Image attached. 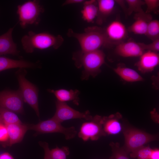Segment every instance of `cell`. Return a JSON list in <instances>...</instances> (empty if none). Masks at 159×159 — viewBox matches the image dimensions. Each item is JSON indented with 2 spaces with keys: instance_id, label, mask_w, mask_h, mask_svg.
I'll use <instances>...</instances> for the list:
<instances>
[{
  "instance_id": "1",
  "label": "cell",
  "mask_w": 159,
  "mask_h": 159,
  "mask_svg": "<svg viewBox=\"0 0 159 159\" xmlns=\"http://www.w3.org/2000/svg\"><path fill=\"white\" fill-rule=\"evenodd\" d=\"M105 55L100 49L89 52L81 51L73 57L78 68L82 67L81 76L82 80H87L91 76L95 77L101 72L100 68L105 62Z\"/></svg>"
},
{
  "instance_id": "2",
  "label": "cell",
  "mask_w": 159,
  "mask_h": 159,
  "mask_svg": "<svg viewBox=\"0 0 159 159\" xmlns=\"http://www.w3.org/2000/svg\"><path fill=\"white\" fill-rule=\"evenodd\" d=\"M63 41L59 35L55 36L47 32L36 33L32 31L24 35L21 40L23 49L29 53L33 52L35 49H44L51 47L58 49Z\"/></svg>"
},
{
  "instance_id": "3",
  "label": "cell",
  "mask_w": 159,
  "mask_h": 159,
  "mask_svg": "<svg viewBox=\"0 0 159 159\" xmlns=\"http://www.w3.org/2000/svg\"><path fill=\"white\" fill-rule=\"evenodd\" d=\"M67 34L77 39L83 52L94 51L107 45L105 30L97 26L88 27L82 33H75L69 29Z\"/></svg>"
},
{
  "instance_id": "4",
  "label": "cell",
  "mask_w": 159,
  "mask_h": 159,
  "mask_svg": "<svg viewBox=\"0 0 159 159\" xmlns=\"http://www.w3.org/2000/svg\"><path fill=\"white\" fill-rule=\"evenodd\" d=\"M44 11L39 0L29 1L18 5L16 13L21 27L24 29L29 25L38 24L40 16Z\"/></svg>"
},
{
  "instance_id": "5",
  "label": "cell",
  "mask_w": 159,
  "mask_h": 159,
  "mask_svg": "<svg viewBox=\"0 0 159 159\" xmlns=\"http://www.w3.org/2000/svg\"><path fill=\"white\" fill-rule=\"evenodd\" d=\"M29 130L36 131L37 134L59 133L64 135L67 140L75 137L77 132L74 127H65L52 117L48 120L41 121L35 125H29Z\"/></svg>"
},
{
  "instance_id": "6",
  "label": "cell",
  "mask_w": 159,
  "mask_h": 159,
  "mask_svg": "<svg viewBox=\"0 0 159 159\" xmlns=\"http://www.w3.org/2000/svg\"><path fill=\"white\" fill-rule=\"evenodd\" d=\"M17 72V77L19 85V90L24 102L27 103L34 110L39 118L38 89L34 85L26 79L25 72H21V70Z\"/></svg>"
},
{
  "instance_id": "7",
  "label": "cell",
  "mask_w": 159,
  "mask_h": 159,
  "mask_svg": "<svg viewBox=\"0 0 159 159\" xmlns=\"http://www.w3.org/2000/svg\"><path fill=\"white\" fill-rule=\"evenodd\" d=\"M126 150L134 153L147 143L154 140L155 137L141 131L129 129L124 132Z\"/></svg>"
},
{
  "instance_id": "8",
  "label": "cell",
  "mask_w": 159,
  "mask_h": 159,
  "mask_svg": "<svg viewBox=\"0 0 159 159\" xmlns=\"http://www.w3.org/2000/svg\"><path fill=\"white\" fill-rule=\"evenodd\" d=\"M103 117L96 115L92 119L84 122L78 133V137L84 141L97 140L105 134L103 131Z\"/></svg>"
},
{
  "instance_id": "9",
  "label": "cell",
  "mask_w": 159,
  "mask_h": 159,
  "mask_svg": "<svg viewBox=\"0 0 159 159\" xmlns=\"http://www.w3.org/2000/svg\"><path fill=\"white\" fill-rule=\"evenodd\" d=\"M55 104L56 110L52 117L61 123L73 119H84L88 121L93 118L89 110L81 112L72 108L66 102L58 101Z\"/></svg>"
},
{
  "instance_id": "10",
  "label": "cell",
  "mask_w": 159,
  "mask_h": 159,
  "mask_svg": "<svg viewBox=\"0 0 159 159\" xmlns=\"http://www.w3.org/2000/svg\"><path fill=\"white\" fill-rule=\"evenodd\" d=\"M24 101L19 90L0 92V107L15 113H24Z\"/></svg>"
},
{
  "instance_id": "11",
  "label": "cell",
  "mask_w": 159,
  "mask_h": 159,
  "mask_svg": "<svg viewBox=\"0 0 159 159\" xmlns=\"http://www.w3.org/2000/svg\"><path fill=\"white\" fill-rule=\"evenodd\" d=\"M105 30L107 45L122 42L127 36V31L124 25L120 21H114L110 23Z\"/></svg>"
},
{
  "instance_id": "12",
  "label": "cell",
  "mask_w": 159,
  "mask_h": 159,
  "mask_svg": "<svg viewBox=\"0 0 159 159\" xmlns=\"http://www.w3.org/2000/svg\"><path fill=\"white\" fill-rule=\"evenodd\" d=\"M159 63L158 53L147 51L140 56L139 60L136 64L138 70L143 73L153 71Z\"/></svg>"
},
{
  "instance_id": "13",
  "label": "cell",
  "mask_w": 159,
  "mask_h": 159,
  "mask_svg": "<svg viewBox=\"0 0 159 159\" xmlns=\"http://www.w3.org/2000/svg\"><path fill=\"white\" fill-rule=\"evenodd\" d=\"M144 51L139 43L132 41L121 42L117 44L115 49L116 53L124 57L140 56Z\"/></svg>"
},
{
  "instance_id": "14",
  "label": "cell",
  "mask_w": 159,
  "mask_h": 159,
  "mask_svg": "<svg viewBox=\"0 0 159 159\" xmlns=\"http://www.w3.org/2000/svg\"><path fill=\"white\" fill-rule=\"evenodd\" d=\"M14 28H10L6 32L0 36V56L7 54L16 56L19 54L20 51L18 50L16 44L12 37Z\"/></svg>"
},
{
  "instance_id": "15",
  "label": "cell",
  "mask_w": 159,
  "mask_h": 159,
  "mask_svg": "<svg viewBox=\"0 0 159 159\" xmlns=\"http://www.w3.org/2000/svg\"><path fill=\"white\" fill-rule=\"evenodd\" d=\"M8 134V145L21 142L26 132L29 130V125L15 123L6 125Z\"/></svg>"
},
{
  "instance_id": "16",
  "label": "cell",
  "mask_w": 159,
  "mask_h": 159,
  "mask_svg": "<svg viewBox=\"0 0 159 159\" xmlns=\"http://www.w3.org/2000/svg\"><path fill=\"white\" fill-rule=\"evenodd\" d=\"M135 21L129 27L128 30L135 34L145 35L148 24L152 20L150 15L145 12L136 13Z\"/></svg>"
},
{
  "instance_id": "17",
  "label": "cell",
  "mask_w": 159,
  "mask_h": 159,
  "mask_svg": "<svg viewBox=\"0 0 159 159\" xmlns=\"http://www.w3.org/2000/svg\"><path fill=\"white\" fill-rule=\"evenodd\" d=\"M48 91L54 94L57 101L64 102L72 101L76 105H79L80 99L78 96L80 92L77 90H67L60 89L54 90L48 89Z\"/></svg>"
},
{
  "instance_id": "18",
  "label": "cell",
  "mask_w": 159,
  "mask_h": 159,
  "mask_svg": "<svg viewBox=\"0 0 159 159\" xmlns=\"http://www.w3.org/2000/svg\"><path fill=\"white\" fill-rule=\"evenodd\" d=\"M35 67V64L27 61L0 56V72L12 68H32Z\"/></svg>"
},
{
  "instance_id": "19",
  "label": "cell",
  "mask_w": 159,
  "mask_h": 159,
  "mask_svg": "<svg viewBox=\"0 0 159 159\" xmlns=\"http://www.w3.org/2000/svg\"><path fill=\"white\" fill-rule=\"evenodd\" d=\"M113 70L117 75L127 82H133L143 80V78L135 71L126 67L123 64H119Z\"/></svg>"
},
{
  "instance_id": "20",
  "label": "cell",
  "mask_w": 159,
  "mask_h": 159,
  "mask_svg": "<svg viewBox=\"0 0 159 159\" xmlns=\"http://www.w3.org/2000/svg\"><path fill=\"white\" fill-rule=\"evenodd\" d=\"M97 2L98 9L97 21L98 23L101 24L103 19L113 11L115 1L114 0H99Z\"/></svg>"
},
{
  "instance_id": "21",
  "label": "cell",
  "mask_w": 159,
  "mask_h": 159,
  "mask_svg": "<svg viewBox=\"0 0 159 159\" xmlns=\"http://www.w3.org/2000/svg\"><path fill=\"white\" fill-rule=\"evenodd\" d=\"M95 0H92L85 1L81 11L82 18L87 22H93L97 16L98 12L97 5Z\"/></svg>"
},
{
  "instance_id": "22",
  "label": "cell",
  "mask_w": 159,
  "mask_h": 159,
  "mask_svg": "<svg viewBox=\"0 0 159 159\" xmlns=\"http://www.w3.org/2000/svg\"><path fill=\"white\" fill-rule=\"evenodd\" d=\"M103 129L105 134L115 135L118 133L121 130L120 123L115 119L111 118V116L108 118L103 117Z\"/></svg>"
},
{
  "instance_id": "23",
  "label": "cell",
  "mask_w": 159,
  "mask_h": 159,
  "mask_svg": "<svg viewBox=\"0 0 159 159\" xmlns=\"http://www.w3.org/2000/svg\"><path fill=\"white\" fill-rule=\"evenodd\" d=\"M1 120L5 125L22 122L15 112L0 107Z\"/></svg>"
},
{
  "instance_id": "24",
  "label": "cell",
  "mask_w": 159,
  "mask_h": 159,
  "mask_svg": "<svg viewBox=\"0 0 159 159\" xmlns=\"http://www.w3.org/2000/svg\"><path fill=\"white\" fill-rule=\"evenodd\" d=\"M153 41L159 39V21L152 20L148 24L145 35Z\"/></svg>"
},
{
  "instance_id": "25",
  "label": "cell",
  "mask_w": 159,
  "mask_h": 159,
  "mask_svg": "<svg viewBox=\"0 0 159 159\" xmlns=\"http://www.w3.org/2000/svg\"><path fill=\"white\" fill-rule=\"evenodd\" d=\"M127 4V12L129 15L132 12L141 13L145 12L142 6L145 4L144 1L140 0H126L125 1Z\"/></svg>"
},
{
  "instance_id": "26",
  "label": "cell",
  "mask_w": 159,
  "mask_h": 159,
  "mask_svg": "<svg viewBox=\"0 0 159 159\" xmlns=\"http://www.w3.org/2000/svg\"><path fill=\"white\" fill-rule=\"evenodd\" d=\"M152 149L148 147H143L135 153L130 154L131 157L137 158L138 159H149Z\"/></svg>"
},
{
  "instance_id": "27",
  "label": "cell",
  "mask_w": 159,
  "mask_h": 159,
  "mask_svg": "<svg viewBox=\"0 0 159 159\" xmlns=\"http://www.w3.org/2000/svg\"><path fill=\"white\" fill-rule=\"evenodd\" d=\"M145 4L147 7V11L145 12L149 14L150 12H158V9L159 6V0H145L144 1Z\"/></svg>"
},
{
  "instance_id": "28",
  "label": "cell",
  "mask_w": 159,
  "mask_h": 159,
  "mask_svg": "<svg viewBox=\"0 0 159 159\" xmlns=\"http://www.w3.org/2000/svg\"><path fill=\"white\" fill-rule=\"evenodd\" d=\"M139 43L144 51L146 50L157 53L159 51V39L153 41L148 44L142 43Z\"/></svg>"
},
{
  "instance_id": "29",
  "label": "cell",
  "mask_w": 159,
  "mask_h": 159,
  "mask_svg": "<svg viewBox=\"0 0 159 159\" xmlns=\"http://www.w3.org/2000/svg\"><path fill=\"white\" fill-rule=\"evenodd\" d=\"M112 158L114 159H130L125 151L118 149L113 150Z\"/></svg>"
},
{
  "instance_id": "30",
  "label": "cell",
  "mask_w": 159,
  "mask_h": 159,
  "mask_svg": "<svg viewBox=\"0 0 159 159\" xmlns=\"http://www.w3.org/2000/svg\"><path fill=\"white\" fill-rule=\"evenodd\" d=\"M9 137L6 126L0 124V142H5L8 140Z\"/></svg>"
},
{
  "instance_id": "31",
  "label": "cell",
  "mask_w": 159,
  "mask_h": 159,
  "mask_svg": "<svg viewBox=\"0 0 159 159\" xmlns=\"http://www.w3.org/2000/svg\"><path fill=\"white\" fill-rule=\"evenodd\" d=\"M149 159H159V150L158 149H152Z\"/></svg>"
},
{
  "instance_id": "32",
  "label": "cell",
  "mask_w": 159,
  "mask_h": 159,
  "mask_svg": "<svg viewBox=\"0 0 159 159\" xmlns=\"http://www.w3.org/2000/svg\"><path fill=\"white\" fill-rule=\"evenodd\" d=\"M0 159H14L9 153L5 152L0 154Z\"/></svg>"
},
{
  "instance_id": "33",
  "label": "cell",
  "mask_w": 159,
  "mask_h": 159,
  "mask_svg": "<svg viewBox=\"0 0 159 159\" xmlns=\"http://www.w3.org/2000/svg\"><path fill=\"white\" fill-rule=\"evenodd\" d=\"M84 0H66L63 4V5L73 4L81 3Z\"/></svg>"
},
{
  "instance_id": "34",
  "label": "cell",
  "mask_w": 159,
  "mask_h": 159,
  "mask_svg": "<svg viewBox=\"0 0 159 159\" xmlns=\"http://www.w3.org/2000/svg\"><path fill=\"white\" fill-rule=\"evenodd\" d=\"M44 159H52L49 155L46 153H44Z\"/></svg>"
},
{
  "instance_id": "35",
  "label": "cell",
  "mask_w": 159,
  "mask_h": 159,
  "mask_svg": "<svg viewBox=\"0 0 159 159\" xmlns=\"http://www.w3.org/2000/svg\"></svg>"
}]
</instances>
